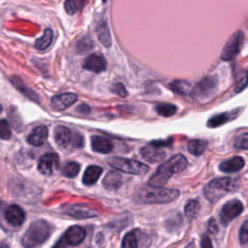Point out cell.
Wrapping results in <instances>:
<instances>
[{
    "label": "cell",
    "instance_id": "1",
    "mask_svg": "<svg viewBox=\"0 0 248 248\" xmlns=\"http://www.w3.org/2000/svg\"><path fill=\"white\" fill-rule=\"evenodd\" d=\"M176 189H169L155 185H145L135 193V201L139 203H167L176 200L179 196Z\"/></svg>",
    "mask_w": 248,
    "mask_h": 248
},
{
    "label": "cell",
    "instance_id": "2",
    "mask_svg": "<svg viewBox=\"0 0 248 248\" xmlns=\"http://www.w3.org/2000/svg\"><path fill=\"white\" fill-rule=\"evenodd\" d=\"M187 159L182 154H175L159 166L155 173L150 177L149 184L162 186L174 174L183 171L187 167Z\"/></svg>",
    "mask_w": 248,
    "mask_h": 248
},
{
    "label": "cell",
    "instance_id": "3",
    "mask_svg": "<svg viewBox=\"0 0 248 248\" xmlns=\"http://www.w3.org/2000/svg\"><path fill=\"white\" fill-rule=\"evenodd\" d=\"M239 185V180L237 178L232 177H216L208 182L204 189L203 194L204 197L211 202H215L216 201L223 198L228 193L233 192L237 189Z\"/></svg>",
    "mask_w": 248,
    "mask_h": 248
},
{
    "label": "cell",
    "instance_id": "4",
    "mask_svg": "<svg viewBox=\"0 0 248 248\" xmlns=\"http://www.w3.org/2000/svg\"><path fill=\"white\" fill-rule=\"evenodd\" d=\"M50 234V226L45 220L34 221L30 224L21 238L23 248H36L43 244Z\"/></svg>",
    "mask_w": 248,
    "mask_h": 248
},
{
    "label": "cell",
    "instance_id": "5",
    "mask_svg": "<svg viewBox=\"0 0 248 248\" xmlns=\"http://www.w3.org/2000/svg\"><path fill=\"white\" fill-rule=\"evenodd\" d=\"M108 164L120 171L135 175L144 174L149 170V167L140 161L121 157H111L108 159Z\"/></svg>",
    "mask_w": 248,
    "mask_h": 248
},
{
    "label": "cell",
    "instance_id": "6",
    "mask_svg": "<svg viewBox=\"0 0 248 248\" xmlns=\"http://www.w3.org/2000/svg\"><path fill=\"white\" fill-rule=\"evenodd\" d=\"M86 236V231L80 226L70 227L52 248H68L79 245Z\"/></svg>",
    "mask_w": 248,
    "mask_h": 248
},
{
    "label": "cell",
    "instance_id": "7",
    "mask_svg": "<svg viewBox=\"0 0 248 248\" xmlns=\"http://www.w3.org/2000/svg\"><path fill=\"white\" fill-rule=\"evenodd\" d=\"M243 39H244V36L240 30L233 33L230 37V39L227 41V43L225 44L222 49L221 58L225 61H229L234 58L240 51L241 46L243 44Z\"/></svg>",
    "mask_w": 248,
    "mask_h": 248
},
{
    "label": "cell",
    "instance_id": "8",
    "mask_svg": "<svg viewBox=\"0 0 248 248\" xmlns=\"http://www.w3.org/2000/svg\"><path fill=\"white\" fill-rule=\"evenodd\" d=\"M217 87V80L212 77L203 78L191 90V95L195 99H205L211 96Z\"/></svg>",
    "mask_w": 248,
    "mask_h": 248
},
{
    "label": "cell",
    "instance_id": "9",
    "mask_svg": "<svg viewBox=\"0 0 248 248\" xmlns=\"http://www.w3.org/2000/svg\"><path fill=\"white\" fill-rule=\"evenodd\" d=\"M243 211V204L238 200H231L227 202L221 209L220 220L221 223L226 226L231 221L235 219Z\"/></svg>",
    "mask_w": 248,
    "mask_h": 248
},
{
    "label": "cell",
    "instance_id": "10",
    "mask_svg": "<svg viewBox=\"0 0 248 248\" xmlns=\"http://www.w3.org/2000/svg\"><path fill=\"white\" fill-rule=\"evenodd\" d=\"M59 167V157L56 153H46L39 159L38 170L45 175L53 174Z\"/></svg>",
    "mask_w": 248,
    "mask_h": 248
},
{
    "label": "cell",
    "instance_id": "11",
    "mask_svg": "<svg viewBox=\"0 0 248 248\" xmlns=\"http://www.w3.org/2000/svg\"><path fill=\"white\" fill-rule=\"evenodd\" d=\"M140 155L150 163H157L165 159L166 151L162 146H158L150 142L148 145H145L140 149Z\"/></svg>",
    "mask_w": 248,
    "mask_h": 248
},
{
    "label": "cell",
    "instance_id": "12",
    "mask_svg": "<svg viewBox=\"0 0 248 248\" xmlns=\"http://www.w3.org/2000/svg\"><path fill=\"white\" fill-rule=\"evenodd\" d=\"M65 214L78 218V219H85L96 217L98 213L90 207H87L83 204H70L64 207Z\"/></svg>",
    "mask_w": 248,
    "mask_h": 248
},
{
    "label": "cell",
    "instance_id": "13",
    "mask_svg": "<svg viewBox=\"0 0 248 248\" xmlns=\"http://www.w3.org/2000/svg\"><path fill=\"white\" fill-rule=\"evenodd\" d=\"M78 100V96L75 93H62L52 97L50 104L55 110H63L74 105Z\"/></svg>",
    "mask_w": 248,
    "mask_h": 248
},
{
    "label": "cell",
    "instance_id": "14",
    "mask_svg": "<svg viewBox=\"0 0 248 248\" xmlns=\"http://www.w3.org/2000/svg\"><path fill=\"white\" fill-rule=\"evenodd\" d=\"M5 219L12 226L18 227L21 226L24 222L25 213L20 206L16 204H12L8 206L5 210Z\"/></svg>",
    "mask_w": 248,
    "mask_h": 248
},
{
    "label": "cell",
    "instance_id": "15",
    "mask_svg": "<svg viewBox=\"0 0 248 248\" xmlns=\"http://www.w3.org/2000/svg\"><path fill=\"white\" fill-rule=\"evenodd\" d=\"M83 67L93 73H102L107 68V62L102 55L93 53L85 59Z\"/></svg>",
    "mask_w": 248,
    "mask_h": 248
},
{
    "label": "cell",
    "instance_id": "16",
    "mask_svg": "<svg viewBox=\"0 0 248 248\" xmlns=\"http://www.w3.org/2000/svg\"><path fill=\"white\" fill-rule=\"evenodd\" d=\"M48 135V130L46 126L40 125L37 126L32 130V132L27 137V141L35 146L43 145L44 142L46 140Z\"/></svg>",
    "mask_w": 248,
    "mask_h": 248
},
{
    "label": "cell",
    "instance_id": "17",
    "mask_svg": "<svg viewBox=\"0 0 248 248\" xmlns=\"http://www.w3.org/2000/svg\"><path fill=\"white\" fill-rule=\"evenodd\" d=\"M244 160L239 156H235L229 160L223 161L219 165V170L225 173H233L240 170L244 167Z\"/></svg>",
    "mask_w": 248,
    "mask_h": 248
},
{
    "label": "cell",
    "instance_id": "18",
    "mask_svg": "<svg viewBox=\"0 0 248 248\" xmlns=\"http://www.w3.org/2000/svg\"><path fill=\"white\" fill-rule=\"evenodd\" d=\"M239 109H235V110H232V111H230V112H222V113H219V114H216L212 117H210L207 121V127L209 128H216V127H219L232 119H234L235 117H237V115L239 114Z\"/></svg>",
    "mask_w": 248,
    "mask_h": 248
},
{
    "label": "cell",
    "instance_id": "19",
    "mask_svg": "<svg viewBox=\"0 0 248 248\" xmlns=\"http://www.w3.org/2000/svg\"><path fill=\"white\" fill-rule=\"evenodd\" d=\"M91 147L95 152L109 153L113 148V144L108 138L102 136H92Z\"/></svg>",
    "mask_w": 248,
    "mask_h": 248
},
{
    "label": "cell",
    "instance_id": "20",
    "mask_svg": "<svg viewBox=\"0 0 248 248\" xmlns=\"http://www.w3.org/2000/svg\"><path fill=\"white\" fill-rule=\"evenodd\" d=\"M72 140V134L69 128L57 126L54 130V140L60 147H67Z\"/></svg>",
    "mask_w": 248,
    "mask_h": 248
},
{
    "label": "cell",
    "instance_id": "21",
    "mask_svg": "<svg viewBox=\"0 0 248 248\" xmlns=\"http://www.w3.org/2000/svg\"><path fill=\"white\" fill-rule=\"evenodd\" d=\"M103 172V169L99 166L92 165L89 166L82 176V182L85 185H93L97 182V180L100 178L101 174Z\"/></svg>",
    "mask_w": 248,
    "mask_h": 248
},
{
    "label": "cell",
    "instance_id": "22",
    "mask_svg": "<svg viewBox=\"0 0 248 248\" xmlns=\"http://www.w3.org/2000/svg\"><path fill=\"white\" fill-rule=\"evenodd\" d=\"M11 82L14 84V86L20 91L24 96H26L28 99L35 101V102H39V98L38 95L36 94V92H34L31 88H29L26 84H24V82L21 80L20 78L14 76L11 78Z\"/></svg>",
    "mask_w": 248,
    "mask_h": 248
},
{
    "label": "cell",
    "instance_id": "23",
    "mask_svg": "<svg viewBox=\"0 0 248 248\" xmlns=\"http://www.w3.org/2000/svg\"><path fill=\"white\" fill-rule=\"evenodd\" d=\"M96 33H97V37H98L100 43L104 46L109 47L111 46V44H112L111 35L109 32V28L105 21H102L98 24V26L96 28Z\"/></svg>",
    "mask_w": 248,
    "mask_h": 248
},
{
    "label": "cell",
    "instance_id": "24",
    "mask_svg": "<svg viewBox=\"0 0 248 248\" xmlns=\"http://www.w3.org/2000/svg\"><path fill=\"white\" fill-rule=\"evenodd\" d=\"M121 183L122 175L115 170L108 171L103 180V185L108 190H116L120 187Z\"/></svg>",
    "mask_w": 248,
    "mask_h": 248
},
{
    "label": "cell",
    "instance_id": "25",
    "mask_svg": "<svg viewBox=\"0 0 248 248\" xmlns=\"http://www.w3.org/2000/svg\"><path fill=\"white\" fill-rule=\"evenodd\" d=\"M207 147V142L203 140H191L188 141V144H187V148H188V151L195 155V156H200L202 155L205 149Z\"/></svg>",
    "mask_w": 248,
    "mask_h": 248
},
{
    "label": "cell",
    "instance_id": "26",
    "mask_svg": "<svg viewBox=\"0 0 248 248\" xmlns=\"http://www.w3.org/2000/svg\"><path fill=\"white\" fill-rule=\"evenodd\" d=\"M52 38H53V33H52L51 29H48V28L46 29L43 36H41L35 42V47L39 50H45V49L48 48V46H50V44L52 42Z\"/></svg>",
    "mask_w": 248,
    "mask_h": 248
},
{
    "label": "cell",
    "instance_id": "27",
    "mask_svg": "<svg viewBox=\"0 0 248 248\" xmlns=\"http://www.w3.org/2000/svg\"><path fill=\"white\" fill-rule=\"evenodd\" d=\"M200 203L198 201L196 200H189L184 207V213L185 216L187 217V219L189 220H193L194 218L197 217V215L199 214L200 211Z\"/></svg>",
    "mask_w": 248,
    "mask_h": 248
},
{
    "label": "cell",
    "instance_id": "28",
    "mask_svg": "<svg viewBox=\"0 0 248 248\" xmlns=\"http://www.w3.org/2000/svg\"><path fill=\"white\" fill-rule=\"evenodd\" d=\"M170 88L179 95H186L191 91V85L186 80H174L170 84Z\"/></svg>",
    "mask_w": 248,
    "mask_h": 248
},
{
    "label": "cell",
    "instance_id": "29",
    "mask_svg": "<svg viewBox=\"0 0 248 248\" xmlns=\"http://www.w3.org/2000/svg\"><path fill=\"white\" fill-rule=\"evenodd\" d=\"M155 110L156 112L161 115V116H164V117H170L171 115H173L176 110H177V108L172 105V104H167V103H161V104H158L156 107H155Z\"/></svg>",
    "mask_w": 248,
    "mask_h": 248
},
{
    "label": "cell",
    "instance_id": "30",
    "mask_svg": "<svg viewBox=\"0 0 248 248\" xmlns=\"http://www.w3.org/2000/svg\"><path fill=\"white\" fill-rule=\"evenodd\" d=\"M85 5V0H66L64 7L65 11L69 15H74L78 13Z\"/></svg>",
    "mask_w": 248,
    "mask_h": 248
},
{
    "label": "cell",
    "instance_id": "31",
    "mask_svg": "<svg viewBox=\"0 0 248 248\" xmlns=\"http://www.w3.org/2000/svg\"><path fill=\"white\" fill-rule=\"evenodd\" d=\"M79 170H80V166H79L78 163L69 162L62 168L61 172L64 176L69 177V178H73V177L78 175V173L79 172Z\"/></svg>",
    "mask_w": 248,
    "mask_h": 248
},
{
    "label": "cell",
    "instance_id": "32",
    "mask_svg": "<svg viewBox=\"0 0 248 248\" xmlns=\"http://www.w3.org/2000/svg\"><path fill=\"white\" fill-rule=\"evenodd\" d=\"M121 248H139L138 237L135 231L129 232L124 235L122 239Z\"/></svg>",
    "mask_w": 248,
    "mask_h": 248
},
{
    "label": "cell",
    "instance_id": "33",
    "mask_svg": "<svg viewBox=\"0 0 248 248\" xmlns=\"http://www.w3.org/2000/svg\"><path fill=\"white\" fill-rule=\"evenodd\" d=\"M248 85V72L246 70H243L238 73L235 78V92L242 91L246 86Z\"/></svg>",
    "mask_w": 248,
    "mask_h": 248
},
{
    "label": "cell",
    "instance_id": "34",
    "mask_svg": "<svg viewBox=\"0 0 248 248\" xmlns=\"http://www.w3.org/2000/svg\"><path fill=\"white\" fill-rule=\"evenodd\" d=\"M233 147L235 149L248 150V133H243L237 136L233 140Z\"/></svg>",
    "mask_w": 248,
    "mask_h": 248
},
{
    "label": "cell",
    "instance_id": "35",
    "mask_svg": "<svg viewBox=\"0 0 248 248\" xmlns=\"http://www.w3.org/2000/svg\"><path fill=\"white\" fill-rule=\"evenodd\" d=\"M93 47V42L90 38L88 37H83L81 38L78 45H77V48L78 52H85L88 51L89 49H91Z\"/></svg>",
    "mask_w": 248,
    "mask_h": 248
},
{
    "label": "cell",
    "instance_id": "36",
    "mask_svg": "<svg viewBox=\"0 0 248 248\" xmlns=\"http://www.w3.org/2000/svg\"><path fill=\"white\" fill-rule=\"evenodd\" d=\"M11 135L12 132L8 121L5 119H0V139L9 140L11 138Z\"/></svg>",
    "mask_w": 248,
    "mask_h": 248
},
{
    "label": "cell",
    "instance_id": "37",
    "mask_svg": "<svg viewBox=\"0 0 248 248\" xmlns=\"http://www.w3.org/2000/svg\"><path fill=\"white\" fill-rule=\"evenodd\" d=\"M239 242L246 244L248 242V220L244 221L239 230Z\"/></svg>",
    "mask_w": 248,
    "mask_h": 248
},
{
    "label": "cell",
    "instance_id": "38",
    "mask_svg": "<svg viewBox=\"0 0 248 248\" xmlns=\"http://www.w3.org/2000/svg\"><path fill=\"white\" fill-rule=\"evenodd\" d=\"M111 92L120 96V97H126L128 95V92L125 88V86L122 83H115L111 87Z\"/></svg>",
    "mask_w": 248,
    "mask_h": 248
},
{
    "label": "cell",
    "instance_id": "39",
    "mask_svg": "<svg viewBox=\"0 0 248 248\" xmlns=\"http://www.w3.org/2000/svg\"><path fill=\"white\" fill-rule=\"evenodd\" d=\"M201 248H213L211 238L207 234H203L201 239Z\"/></svg>",
    "mask_w": 248,
    "mask_h": 248
},
{
    "label": "cell",
    "instance_id": "40",
    "mask_svg": "<svg viewBox=\"0 0 248 248\" xmlns=\"http://www.w3.org/2000/svg\"><path fill=\"white\" fill-rule=\"evenodd\" d=\"M208 231L212 233H215L218 232V226L216 224V221L213 218H211L208 222Z\"/></svg>",
    "mask_w": 248,
    "mask_h": 248
},
{
    "label": "cell",
    "instance_id": "41",
    "mask_svg": "<svg viewBox=\"0 0 248 248\" xmlns=\"http://www.w3.org/2000/svg\"><path fill=\"white\" fill-rule=\"evenodd\" d=\"M151 143L163 147V146H167V145L171 144V140H170V139H169V140H153V141H151Z\"/></svg>",
    "mask_w": 248,
    "mask_h": 248
},
{
    "label": "cell",
    "instance_id": "42",
    "mask_svg": "<svg viewBox=\"0 0 248 248\" xmlns=\"http://www.w3.org/2000/svg\"><path fill=\"white\" fill-rule=\"evenodd\" d=\"M77 110L79 111L80 113H88L90 111V108L85 105V104H82V105H79L78 108H77Z\"/></svg>",
    "mask_w": 248,
    "mask_h": 248
},
{
    "label": "cell",
    "instance_id": "43",
    "mask_svg": "<svg viewBox=\"0 0 248 248\" xmlns=\"http://www.w3.org/2000/svg\"><path fill=\"white\" fill-rule=\"evenodd\" d=\"M184 248H196V246H195V243L194 242H190L187 246H185Z\"/></svg>",
    "mask_w": 248,
    "mask_h": 248
},
{
    "label": "cell",
    "instance_id": "44",
    "mask_svg": "<svg viewBox=\"0 0 248 248\" xmlns=\"http://www.w3.org/2000/svg\"><path fill=\"white\" fill-rule=\"evenodd\" d=\"M1 110H2V107H1V105H0V112H1Z\"/></svg>",
    "mask_w": 248,
    "mask_h": 248
},
{
    "label": "cell",
    "instance_id": "45",
    "mask_svg": "<svg viewBox=\"0 0 248 248\" xmlns=\"http://www.w3.org/2000/svg\"><path fill=\"white\" fill-rule=\"evenodd\" d=\"M106 1H107V0H103V2H106Z\"/></svg>",
    "mask_w": 248,
    "mask_h": 248
}]
</instances>
